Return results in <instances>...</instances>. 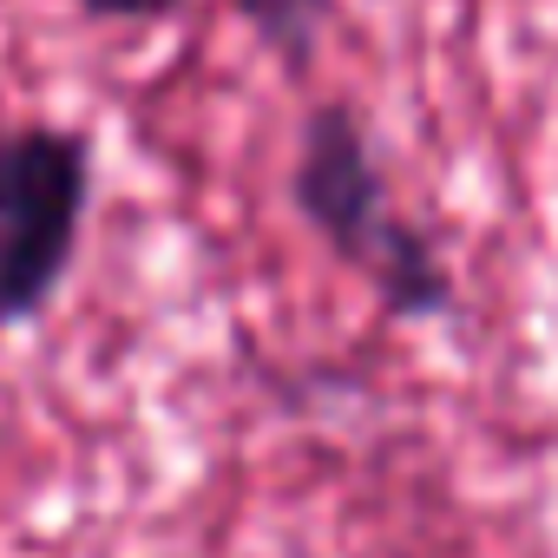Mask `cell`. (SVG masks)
I'll use <instances>...</instances> for the list:
<instances>
[{
  "label": "cell",
  "instance_id": "obj_1",
  "mask_svg": "<svg viewBox=\"0 0 558 558\" xmlns=\"http://www.w3.org/2000/svg\"><path fill=\"white\" fill-rule=\"evenodd\" d=\"M290 204L310 223V236L342 269L362 276L368 296L395 323L453 316L460 290H453V269H447L434 230H421L408 217V204L388 184V165L375 158L368 125L342 99H316L303 112L296 165H290Z\"/></svg>",
  "mask_w": 558,
  "mask_h": 558
},
{
  "label": "cell",
  "instance_id": "obj_2",
  "mask_svg": "<svg viewBox=\"0 0 558 558\" xmlns=\"http://www.w3.org/2000/svg\"><path fill=\"white\" fill-rule=\"evenodd\" d=\"M99 158L73 125L0 132V329H34L66 290Z\"/></svg>",
  "mask_w": 558,
  "mask_h": 558
},
{
  "label": "cell",
  "instance_id": "obj_3",
  "mask_svg": "<svg viewBox=\"0 0 558 558\" xmlns=\"http://www.w3.org/2000/svg\"><path fill=\"white\" fill-rule=\"evenodd\" d=\"M223 14L250 27V40L283 66V73H310L316 66V47L336 21V0H223Z\"/></svg>",
  "mask_w": 558,
  "mask_h": 558
},
{
  "label": "cell",
  "instance_id": "obj_4",
  "mask_svg": "<svg viewBox=\"0 0 558 558\" xmlns=\"http://www.w3.org/2000/svg\"><path fill=\"white\" fill-rule=\"evenodd\" d=\"M80 14H93V21H119V27H151V21L184 14V0H80Z\"/></svg>",
  "mask_w": 558,
  "mask_h": 558
}]
</instances>
